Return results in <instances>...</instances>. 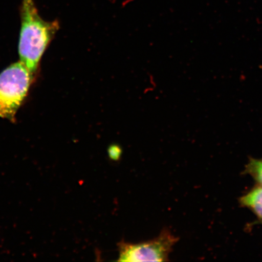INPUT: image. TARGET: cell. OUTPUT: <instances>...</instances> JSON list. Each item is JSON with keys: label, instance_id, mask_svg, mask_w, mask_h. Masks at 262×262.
Returning a JSON list of instances; mask_svg holds the SVG:
<instances>
[{"label": "cell", "instance_id": "cell-1", "mask_svg": "<svg viewBox=\"0 0 262 262\" xmlns=\"http://www.w3.org/2000/svg\"><path fill=\"white\" fill-rule=\"evenodd\" d=\"M21 31L19 61L33 78L37 73L42 54L60 27L57 20H45L39 14L34 0H23L20 6Z\"/></svg>", "mask_w": 262, "mask_h": 262}, {"label": "cell", "instance_id": "cell-2", "mask_svg": "<svg viewBox=\"0 0 262 262\" xmlns=\"http://www.w3.org/2000/svg\"><path fill=\"white\" fill-rule=\"evenodd\" d=\"M34 78L20 61L0 74V117L14 122Z\"/></svg>", "mask_w": 262, "mask_h": 262}, {"label": "cell", "instance_id": "cell-3", "mask_svg": "<svg viewBox=\"0 0 262 262\" xmlns=\"http://www.w3.org/2000/svg\"><path fill=\"white\" fill-rule=\"evenodd\" d=\"M178 238L168 229L158 237L138 244L122 241L118 244L119 261H166Z\"/></svg>", "mask_w": 262, "mask_h": 262}, {"label": "cell", "instance_id": "cell-4", "mask_svg": "<svg viewBox=\"0 0 262 262\" xmlns=\"http://www.w3.org/2000/svg\"><path fill=\"white\" fill-rule=\"evenodd\" d=\"M241 204L251 209L262 222V185H258L240 200Z\"/></svg>", "mask_w": 262, "mask_h": 262}, {"label": "cell", "instance_id": "cell-5", "mask_svg": "<svg viewBox=\"0 0 262 262\" xmlns=\"http://www.w3.org/2000/svg\"><path fill=\"white\" fill-rule=\"evenodd\" d=\"M246 171L258 184L262 185V159H252L248 163Z\"/></svg>", "mask_w": 262, "mask_h": 262}, {"label": "cell", "instance_id": "cell-6", "mask_svg": "<svg viewBox=\"0 0 262 262\" xmlns=\"http://www.w3.org/2000/svg\"><path fill=\"white\" fill-rule=\"evenodd\" d=\"M108 156L113 161H119L122 155V149L117 144H112L107 148Z\"/></svg>", "mask_w": 262, "mask_h": 262}]
</instances>
